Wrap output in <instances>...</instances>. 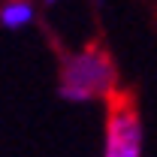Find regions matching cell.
I'll use <instances>...</instances> for the list:
<instances>
[{"label":"cell","mask_w":157,"mask_h":157,"mask_svg":"<svg viewBox=\"0 0 157 157\" xmlns=\"http://www.w3.org/2000/svg\"><path fill=\"white\" fill-rule=\"evenodd\" d=\"M115 88V63L106 52L85 48L63 60L58 97L67 103H91L109 97Z\"/></svg>","instance_id":"1"},{"label":"cell","mask_w":157,"mask_h":157,"mask_svg":"<svg viewBox=\"0 0 157 157\" xmlns=\"http://www.w3.org/2000/svg\"><path fill=\"white\" fill-rule=\"evenodd\" d=\"M142 121L130 100L112 103L103 133V157H142Z\"/></svg>","instance_id":"2"},{"label":"cell","mask_w":157,"mask_h":157,"mask_svg":"<svg viewBox=\"0 0 157 157\" xmlns=\"http://www.w3.org/2000/svg\"><path fill=\"white\" fill-rule=\"evenodd\" d=\"M33 18H36V9L27 0H6L0 6V27L3 30H21Z\"/></svg>","instance_id":"3"}]
</instances>
